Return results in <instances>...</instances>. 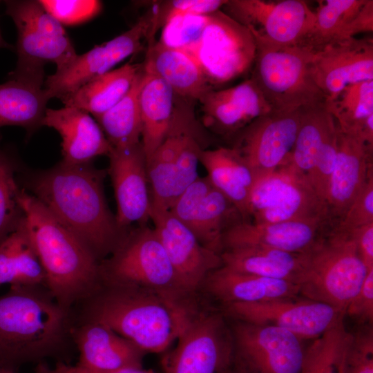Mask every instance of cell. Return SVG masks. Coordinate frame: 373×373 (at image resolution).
Masks as SVG:
<instances>
[{
    "instance_id": "cell-1",
    "label": "cell",
    "mask_w": 373,
    "mask_h": 373,
    "mask_svg": "<svg viewBox=\"0 0 373 373\" xmlns=\"http://www.w3.org/2000/svg\"><path fill=\"white\" fill-rule=\"evenodd\" d=\"M105 172L90 163L59 162L35 176L34 195L70 229L99 261L112 253L126 231L117 224L104 195Z\"/></svg>"
},
{
    "instance_id": "cell-2",
    "label": "cell",
    "mask_w": 373,
    "mask_h": 373,
    "mask_svg": "<svg viewBox=\"0 0 373 373\" xmlns=\"http://www.w3.org/2000/svg\"><path fill=\"white\" fill-rule=\"evenodd\" d=\"M19 200L21 224L42 265L46 286L61 306L70 310L100 289V262L34 195L21 189Z\"/></svg>"
},
{
    "instance_id": "cell-3",
    "label": "cell",
    "mask_w": 373,
    "mask_h": 373,
    "mask_svg": "<svg viewBox=\"0 0 373 373\" xmlns=\"http://www.w3.org/2000/svg\"><path fill=\"white\" fill-rule=\"evenodd\" d=\"M85 300L83 319L102 323L142 352H164L194 314L180 300L133 285H111Z\"/></svg>"
},
{
    "instance_id": "cell-4",
    "label": "cell",
    "mask_w": 373,
    "mask_h": 373,
    "mask_svg": "<svg viewBox=\"0 0 373 373\" xmlns=\"http://www.w3.org/2000/svg\"><path fill=\"white\" fill-rule=\"evenodd\" d=\"M73 327L70 310L46 287L11 286L0 296V365L13 369L58 354Z\"/></svg>"
},
{
    "instance_id": "cell-5",
    "label": "cell",
    "mask_w": 373,
    "mask_h": 373,
    "mask_svg": "<svg viewBox=\"0 0 373 373\" xmlns=\"http://www.w3.org/2000/svg\"><path fill=\"white\" fill-rule=\"evenodd\" d=\"M6 14L14 21L17 31L15 68L8 79L42 88L44 66L52 62L59 71L66 68L78 54L61 23L39 1H5Z\"/></svg>"
},
{
    "instance_id": "cell-6",
    "label": "cell",
    "mask_w": 373,
    "mask_h": 373,
    "mask_svg": "<svg viewBox=\"0 0 373 373\" xmlns=\"http://www.w3.org/2000/svg\"><path fill=\"white\" fill-rule=\"evenodd\" d=\"M306 253L300 294L345 313L370 270L350 233L331 227Z\"/></svg>"
},
{
    "instance_id": "cell-7",
    "label": "cell",
    "mask_w": 373,
    "mask_h": 373,
    "mask_svg": "<svg viewBox=\"0 0 373 373\" xmlns=\"http://www.w3.org/2000/svg\"><path fill=\"white\" fill-rule=\"evenodd\" d=\"M254 37L256 55L250 77L273 111H289L325 102L312 76L313 49L305 45H277Z\"/></svg>"
},
{
    "instance_id": "cell-8",
    "label": "cell",
    "mask_w": 373,
    "mask_h": 373,
    "mask_svg": "<svg viewBox=\"0 0 373 373\" xmlns=\"http://www.w3.org/2000/svg\"><path fill=\"white\" fill-rule=\"evenodd\" d=\"M107 284L133 285L180 300V287L155 231L146 224L126 232L108 259L100 262Z\"/></svg>"
},
{
    "instance_id": "cell-9",
    "label": "cell",
    "mask_w": 373,
    "mask_h": 373,
    "mask_svg": "<svg viewBox=\"0 0 373 373\" xmlns=\"http://www.w3.org/2000/svg\"><path fill=\"white\" fill-rule=\"evenodd\" d=\"M250 221L331 222L326 202L316 192L307 176L288 162L252 189Z\"/></svg>"
},
{
    "instance_id": "cell-10",
    "label": "cell",
    "mask_w": 373,
    "mask_h": 373,
    "mask_svg": "<svg viewBox=\"0 0 373 373\" xmlns=\"http://www.w3.org/2000/svg\"><path fill=\"white\" fill-rule=\"evenodd\" d=\"M189 54L213 88L251 69L256 42L248 28L219 10L209 14L200 40Z\"/></svg>"
},
{
    "instance_id": "cell-11",
    "label": "cell",
    "mask_w": 373,
    "mask_h": 373,
    "mask_svg": "<svg viewBox=\"0 0 373 373\" xmlns=\"http://www.w3.org/2000/svg\"><path fill=\"white\" fill-rule=\"evenodd\" d=\"M153 7L128 30L79 55L64 69L47 77L44 90L49 99H63L93 79L111 70L153 41L157 32Z\"/></svg>"
},
{
    "instance_id": "cell-12",
    "label": "cell",
    "mask_w": 373,
    "mask_h": 373,
    "mask_svg": "<svg viewBox=\"0 0 373 373\" xmlns=\"http://www.w3.org/2000/svg\"><path fill=\"white\" fill-rule=\"evenodd\" d=\"M162 360L165 373H224L231 363L233 338L217 313L193 316Z\"/></svg>"
},
{
    "instance_id": "cell-13",
    "label": "cell",
    "mask_w": 373,
    "mask_h": 373,
    "mask_svg": "<svg viewBox=\"0 0 373 373\" xmlns=\"http://www.w3.org/2000/svg\"><path fill=\"white\" fill-rule=\"evenodd\" d=\"M302 109L272 111L254 119L232 138L231 147L251 169L256 184L288 162L300 127Z\"/></svg>"
},
{
    "instance_id": "cell-14",
    "label": "cell",
    "mask_w": 373,
    "mask_h": 373,
    "mask_svg": "<svg viewBox=\"0 0 373 373\" xmlns=\"http://www.w3.org/2000/svg\"><path fill=\"white\" fill-rule=\"evenodd\" d=\"M221 10L254 37L281 46L304 45L316 19L303 0H231Z\"/></svg>"
},
{
    "instance_id": "cell-15",
    "label": "cell",
    "mask_w": 373,
    "mask_h": 373,
    "mask_svg": "<svg viewBox=\"0 0 373 373\" xmlns=\"http://www.w3.org/2000/svg\"><path fill=\"white\" fill-rule=\"evenodd\" d=\"M297 298L233 303L226 304V310L240 321L281 328L303 341L321 336L344 320L345 313L328 304Z\"/></svg>"
},
{
    "instance_id": "cell-16",
    "label": "cell",
    "mask_w": 373,
    "mask_h": 373,
    "mask_svg": "<svg viewBox=\"0 0 373 373\" xmlns=\"http://www.w3.org/2000/svg\"><path fill=\"white\" fill-rule=\"evenodd\" d=\"M169 211L205 247L220 254L224 233L243 218L233 204L208 178L198 177L174 202Z\"/></svg>"
},
{
    "instance_id": "cell-17",
    "label": "cell",
    "mask_w": 373,
    "mask_h": 373,
    "mask_svg": "<svg viewBox=\"0 0 373 373\" xmlns=\"http://www.w3.org/2000/svg\"><path fill=\"white\" fill-rule=\"evenodd\" d=\"M233 333L240 365L249 373L300 372L305 347L294 334L240 321Z\"/></svg>"
},
{
    "instance_id": "cell-18",
    "label": "cell",
    "mask_w": 373,
    "mask_h": 373,
    "mask_svg": "<svg viewBox=\"0 0 373 373\" xmlns=\"http://www.w3.org/2000/svg\"><path fill=\"white\" fill-rule=\"evenodd\" d=\"M151 220L185 293L197 289L212 271L223 265L220 254L204 247L169 211L152 208Z\"/></svg>"
},
{
    "instance_id": "cell-19",
    "label": "cell",
    "mask_w": 373,
    "mask_h": 373,
    "mask_svg": "<svg viewBox=\"0 0 373 373\" xmlns=\"http://www.w3.org/2000/svg\"><path fill=\"white\" fill-rule=\"evenodd\" d=\"M108 173L117 203L116 222L122 231L133 223L146 224L152 209L146 158L141 142L113 148Z\"/></svg>"
},
{
    "instance_id": "cell-20",
    "label": "cell",
    "mask_w": 373,
    "mask_h": 373,
    "mask_svg": "<svg viewBox=\"0 0 373 373\" xmlns=\"http://www.w3.org/2000/svg\"><path fill=\"white\" fill-rule=\"evenodd\" d=\"M312 78L331 99L348 85L373 80V40L355 37L334 41L314 51Z\"/></svg>"
},
{
    "instance_id": "cell-21",
    "label": "cell",
    "mask_w": 373,
    "mask_h": 373,
    "mask_svg": "<svg viewBox=\"0 0 373 373\" xmlns=\"http://www.w3.org/2000/svg\"><path fill=\"white\" fill-rule=\"evenodd\" d=\"M199 102L204 126L229 139L256 118L272 111L251 77L234 86L213 89Z\"/></svg>"
},
{
    "instance_id": "cell-22",
    "label": "cell",
    "mask_w": 373,
    "mask_h": 373,
    "mask_svg": "<svg viewBox=\"0 0 373 373\" xmlns=\"http://www.w3.org/2000/svg\"><path fill=\"white\" fill-rule=\"evenodd\" d=\"M338 149L326 204L334 227L345 215L368 178L373 175V146L341 132L338 126Z\"/></svg>"
},
{
    "instance_id": "cell-23",
    "label": "cell",
    "mask_w": 373,
    "mask_h": 373,
    "mask_svg": "<svg viewBox=\"0 0 373 373\" xmlns=\"http://www.w3.org/2000/svg\"><path fill=\"white\" fill-rule=\"evenodd\" d=\"M330 227L328 224L317 222L258 224L241 221L224 233L223 250L236 247L259 246L292 253H305Z\"/></svg>"
},
{
    "instance_id": "cell-24",
    "label": "cell",
    "mask_w": 373,
    "mask_h": 373,
    "mask_svg": "<svg viewBox=\"0 0 373 373\" xmlns=\"http://www.w3.org/2000/svg\"><path fill=\"white\" fill-rule=\"evenodd\" d=\"M41 126L57 131L61 137L62 162L77 165L109 155L113 150L101 127L90 115L74 107L47 108Z\"/></svg>"
},
{
    "instance_id": "cell-25",
    "label": "cell",
    "mask_w": 373,
    "mask_h": 373,
    "mask_svg": "<svg viewBox=\"0 0 373 373\" xmlns=\"http://www.w3.org/2000/svg\"><path fill=\"white\" fill-rule=\"evenodd\" d=\"M72 338L79 354L77 364L82 367L99 371L142 367L144 352L102 323L83 319L73 327Z\"/></svg>"
},
{
    "instance_id": "cell-26",
    "label": "cell",
    "mask_w": 373,
    "mask_h": 373,
    "mask_svg": "<svg viewBox=\"0 0 373 373\" xmlns=\"http://www.w3.org/2000/svg\"><path fill=\"white\" fill-rule=\"evenodd\" d=\"M209 291L226 304L260 303L297 298V284L230 269L224 265L212 271L204 281Z\"/></svg>"
},
{
    "instance_id": "cell-27",
    "label": "cell",
    "mask_w": 373,
    "mask_h": 373,
    "mask_svg": "<svg viewBox=\"0 0 373 373\" xmlns=\"http://www.w3.org/2000/svg\"><path fill=\"white\" fill-rule=\"evenodd\" d=\"M142 64L146 73L163 79L180 97L199 101L213 90L195 59L184 51L153 41Z\"/></svg>"
},
{
    "instance_id": "cell-28",
    "label": "cell",
    "mask_w": 373,
    "mask_h": 373,
    "mask_svg": "<svg viewBox=\"0 0 373 373\" xmlns=\"http://www.w3.org/2000/svg\"><path fill=\"white\" fill-rule=\"evenodd\" d=\"M200 162L213 186L233 204L244 221L250 222V194L256 179L239 154L231 147L202 149Z\"/></svg>"
},
{
    "instance_id": "cell-29",
    "label": "cell",
    "mask_w": 373,
    "mask_h": 373,
    "mask_svg": "<svg viewBox=\"0 0 373 373\" xmlns=\"http://www.w3.org/2000/svg\"><path fill=\"white\" fill-rule=\"evenodd\" d=\"M306 252L244 246L224 249L220 256L223 265L233 270L298 285L306 269Z\"/></svg>"
},
{
    "instance_id": "cell-30",
    "label": "cell",
    "mask_w": 373,
    "mask_h": 373,
    "mask_svg": "<svg viewBox=\"0 0 373 373\" xmlns=\"http://www.w3.org/2000/svg\"><path fill=\"white\" fill-rule=\"evenodd\" d=\"M192 113L175 108L168 133L149 160L147 174L152 208L169 211L172 206L171 182L173 164L184 136L195 128Z\"/></svg>"
},
{
    "instance_id": "cell-31",
    "label": "cell",
    "mask_w": 373,
    "mask_h": 373,
    "mask_svg": "<svg viewBox=\"0 0 373 373\" xmlns=\"http://www.w3.org/2000/svg\"><path fill=\"white\" fill-rule=\"evenodd\" d=\"M175 95L163 79L144 71L139 106L142 123L140 141L146 162L168 133L175 109Z\"/></svg>"
},
{
    "instance_id": "cell-32",
    "label": "cell",
    "mask_w": 373,
    "mask_h": 373,
    "mask_svg": "<svg viewBox=\"0 0 373 373\" xmlns=\"http://www.w3.org/2000/svg\"><path fill=\"white\" fill-rule=\"evenodd\" d=\"M142 67V64L128 62L88 82L61 101L66 106L99 116L126 95Z\"/></svg>"
},
{
    "instance_id": "cell-33",
    "label": "cell",
    "mask_w": 373,
    "mask_h": 373,
    "mask_svg": "<svg viewBox=\"0 0 373 373\" xmlns=\"http://www.w3.org/2000/svg\"><path fill=\"white\" fill-rule=\"evenodd\" d=\"M325 105L341 132L373 146V80L348 85Z\"/></svg>"
},
{
    "instance_id": "cell-34",
    "label": "cell",
    "mask_w": 373,
    "mask_h": 373,
    "mask_svg": "<svg viewBox=\"0 0 373 373\" xmlns=\"http://www.w3.org/2000/svg\"><path fill=\"white\" fill-rule=\"evenodd\" d=\"M49 100L44 88L8 79L0 84V128L18 126L31 131L41 126Z\"/></svg>"
},
{
    "instance_id": "cell-35",
    "label": "cell",
    "mask_w": 373,
    "mask_h": 373,
    "mask_svg": "<svg viewBox=\"0 0 373 373\" xmlns=\"http://www.w3.org/2000/svg\"><path fill=\"white\" fill-rule=\"evenodd\" d=\"M46 286V276L21 224L0 244V285Z\"/></svg>"
},
{
    "instance_id": "cell-36",
    "label": "cell",
    "mask_w": 373,
    "mask_h": 373,
    "mask_svg": "<svg viewBox=\"0 0 373 373\" xmlns=\"http://www.w3.org/2000/svg\"><path fill=\"white\" fill-rule=\"evenodd\" d=\"M144 77L142 67L126 95L108 111L94 117L113 148H122L141 142L139 95Z\"/></svg>"
},
{
    "instance_id": "cell-37",
    "label": "cell",
    "mask_w": 373,
    "mask_h": 373,
    "mask_svg": "<svg viewBox=\"0 0 373 373\" xmlns=\"http://www.w3.org/2000/svg\"><path fill=\"white\" fill-rule=\"evenodd\" d=\"M335 124L325 102L303 107L300 127L288 162L308 180L321 146Z\"/></svg>"
},
{
    "instance_id": "cell-38",
    "label": "cell",
    "mask_w": 373,
    "mask_h": 373,
    "mask_svg": "<svg viewBox=\"0 0 373 373\" xmlns=\"http://www.w3.org/2000/svg\"><path fill=\"white\" fill-rule=\"evenodd\" d=\"M352 339V334L341 321L305 348L300 373H345Z\"/></svg>"
},
{
    "instance_id": "cell-39",
    "label": "cell",
    "mask_w": 373,
    "mask_h": 373,
    "mask_svg": "<svg viewBox=\"0 0 373 373\" xmlns=\"http://www.w3.org/2000/svg\"><path fill=\"white\" fill-rule=\"evenodd\" d=\"M366 0L318 1L314 28L304 45L314 51L341 40L345 27L358 13Z\"/></svg>"
},
{
    "instance_id": "cell-40",
    "label": "cell",
    "mask_w": 373,
    "mask_h": 373,
    "mask_svg": "<svg viewBox=\"0 0 373 373\" xmlns=\"http://www.w3.org/2000/svg\"><path fill=\"white\" fill-rule=\"evenodd\" d=\"M19 188L15 178V167L0 149V244L19 226L23 211Z\"/></svg>"
},
{
    "instance_id": "cell-41",
    "label": "cell",
    "mask_w": 373,
    "mask_h": 373,
    "mask_svg": "<svg viewBox=\"0 0 373 373\" xmlns=\"http://www.w3.org/2000/svg\"><path fill=\"white\" fill-rule=\"evenodd\" d=\"M209 15L179 14L169 19L162 27L159 43L189 53L200 40Z\"/></svg>"
},
{
    "instance_id": "cell-42",
    "label": "cell",
    "mask_w": 373,
    "mask_h": 373,
    "mask_svg": "<svg viewBox=\"0 0 373 373\" xmlns=\"http://www.w3.org/2000/svg\"><path fill=\"white\" fill-rule=\"evenodd\" d=\"M202 149L194 128L184 136L173 164L171 182L173 204L199 177L198 167Z\"/></svg>"
},
{
    "instance_id": "cell-43",
    "label": "cell",
    "mask_w": 373,
    "mask_h": 373,
    "mask_svg": "<svg viewBox=\"0 0 373 373\" xmlns=\"http://www.w3.org/2000/svg\"><path fill=\"white\" fill-rule=\"evenodd\" d=\"M336 121V120H335ZM338 125L329 131L316 157L309 181L318 195L326 202L330 180L335 167L338 149Z\"/></svg>"
},
{
    "instance_id": "cell-44",
    "label": "cell",
    "mask_w": 373,
    "mask_h": 373,
    "mask_svg": "<svg viewBox=\"0 0 373 373\" xmlns=\"http://www.w3.org/2000/svg\"><path fill=\"white\" fill-rule=\"evenodd\" d=\"M43 7L60 23L74 25L92 19L100 12L96 0H41Z\"/></svg>"
},
{
    "instance_id": "cell-45",
    "label": "cell",
    "mask_w": 373,
    "mask_h": 373,
    "mask_svg": "<svg viewBox=\"0 0 373 373\" xmlns=\"http://www.w3.org/2000/svg\"><path fill=\"white\" fill-rule=\"evenodd\" d=\"M372 222L373 175L368 178L343 218L333 227L347 232Z\"/></svg>"
},
{
    "instance_id": "cell-46",
    "label": "cell",
    "mask_w": 373,
    "mask_h": 373,
    "mask_svg": "<svg viewBox=\"0 0 373 373\" xmlns=\"http://www.w3.org/2000/svg\"><path fill=\"white\" fill-rule=\"evenodd\" d=\"M345 373H373L372 325H365L352 334Z\"/></svg>"
},
{
    "instance_id": "cell-47",
    "label": "cell",
    "mask_w": 373,
    "mask_h": 373,
    "mask_svg": "<svg viewBox=\"0 0 373 373\" xmlns=\"http://www.w3.org/2000/svg\"><path fill=\"white\" fill-rule=\"evenodd\" d=\"M227 0H172L158 2L154 7L158 30L171 17L179 14L209 15L221 10Z\"/></svg>"
},
{
    "instance_id": "cell-48",
    "label": "cell",
    "mask_w": 373,
    "mask_h": 373,
    "mask_svg": "<svg viewBox=\"0 0 373 373\" xmlns=\"http://www.w3.org/2000/svg\"><path fill=\"white\" fill-rule=\"evenodd\" d=\"M345 314L365 325H372L373 268L368 271L358 291L347 305Z\"/></svg>"
},
{
    "instance_id": "cell-49",
    "label": "cell",
    "mask_w": 373,
    "mask_h": 373,
    "mask_svg": "<svg viewBox=\"0 0 373 373\" xmlns=\"http://www.w3.org/2000/svg\"><path fill=\"white\" fill-rule=\"evenodd\" d=\"M354 240L363 263L373 268V222L347 231Z\"/></svg>"
},
{
    "instance_id": "cell-50",
    "label": "cell",
    "mask_w": 373,
    "mask_h": 373,
    "mask_svg": "<svg viewBox=\"0 0 373 373\" xmlns=\"http://www.w3.org/2000/svg\"><path fill=\"white\" fill-rule=\"evenodd\" d=\"M373 31V1L366 0L364 5L345 27L341 39L354 37L361 32Z\"/></svg>"
},
{
    "instance_id": "cell-51",
    "label": "cell",
    "mask_w": 373,
    "mask_h": 373,
    "mask_svg": "<svg viewBox=\"0 0 373 373\" xmlns=\"http://www.w3.org/2000/svg\"><path fill=\"white\" fill-rule=\"evenodd\" d=\"M37 373H155L151 370L142 367H126L115 370L99 371L82 367L77 364L72 365L61 362L56 364L53 368L39 364L36 368Z\"/></svg>"
},
{
    "instance_id": "cell-52",
    "label": "cell",
    "mask_w": 373,
    "mask_h": 373,
    "mask_svg": "<svg viewBox=\"0 0 373 373\" xmlns=\"http://www.w3.org/2000/svg\"><path fill=\"white\" fill-rule=\"evenodd\" d=\"M224 373H249L241 365L235 368L230 367Z\"/></svg>"
},
{
    "instance_id": "cell-53",
    "label": "cell",
    "mask_w": 373,
    "mask_h": 373,
    "mask_svg": "<svg viewBox=\"0 0 373 373\" xmlns=\"http://www.w3.org/2000/svg\"><path fill=\"white\" fill-rule=\"evenodd\" d=\"M10 48L11 46L4 40L0 30V48Z\"/></svg>"
},
{
    "instance_id": "cell-54",
    "label": "cell",
    "mask_w": 373,
    "mask_h": 373,
    "mask_svg": "<svg viewBox=\"0 0 373 373\" xmlns=\"http://www.w3.org/2000/svg\"><path fill=\"white\" fill-rule=\"evenodd\" d=\"M0 373H15L13 369L0 365Z\"/></svg>"
},
{
    "instance_id": "cell-55",
    "label": "cell",
    "mask_w": 373,
    "mask_h": 373,
    "mask_svg": "<svg viewBox=\"0 0 373 373\" xmlns=\"http://www.w3.org/2000/svg\"><path fill=\"white\" fill-rule=\"evenodd\" d=\"M1 2V1H0Z\"/></svg>"
}]
</instances>
